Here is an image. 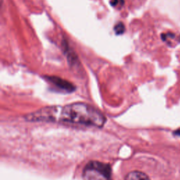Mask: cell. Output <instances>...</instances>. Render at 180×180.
<instances>
[{
	"label": "cell",
	"mask_w": 180,
	"mask_h": 180,
	"mask_svg": "<svg viewBox=\"0 0 180 180\" xmlns=\"http://www.w3.org/2000/svg\"><path fill=\"white\" fill-rule=\"evenodd\" d=\"M125 25L123 24L122 22L117 23L114 27V31L116 34H122L125 33Z\"/></svg>",
	"instance_id": "cell-5"
},
{
	"label": "cell",
	"mask_w": 180,
	"mask_h": 180,
	"mask_svg": "<svg viewBox=\"0 0 180 180\" xmlns=\"http://www.w3.org/2000/svg\"><path fill=\"white\" fill-rule=\"evenodd\" d=\"M125 180H151L149 176L140 171H132L125 177Z\"/></svg>",
	"instance_id": "cell-4"
},
{
	"label": "cell",
	"mask_w": 180,
	"mask_h": 180,
	"mask_svg": "<svg viewBox=\"0 0 180 180\" xmlns=\"http://www.w3.org/2000/svg\"><path fill=\"white\" fill-rule=\"evenodd\" d=\"M46 79L58 88L65 92H73L75 90V87L73 84L61 78L56 77V76H49V77H46Z\"/></svg>",
	"instance_id": "cell-3"
},
{
	"label": "cell",
	"mask_w": 180,
	"mask_h": 180,
	"mask_svg": "<svg viewBox=\"0 0 180 180\" xmlns=\"http://www.w3.org/2000/svg\"><path fill=\"white\" fill-rule=\"evenodd\" d=\"M83 177L86 180H110V168L103 162H90L84 168Z\"/></svg>",
	"instance_id": "cell-2"
},
{
	"label": "cell",
	"mask_w": 180,
	"mask_h": 180,
	"mask_svg": "<svg viewBox=\"0 0 180 180\" xmlns=\"http://www.w3.org/2000/svg\"><path fill=\"white\" fill-rule=\"evenodd\" d=\"M29 121L58 122L102 127L106 118L102 113L85 103H74L64 106H49L27 115Z\"/></svg>",
	"instance_id": "cell-1"
},
{
	"label": "cell",
	"mask_w": 180,
	"mask_h": 180,
	"mask_svg": "<svg viewBox=\"0 0 180 180\" xmlns=\"http://www.w3.org/2000/svg\"><path fill=\"white\" fill-rule=\"evenodd\" d=\"M176 133H177V134H178L179 136H180V130H178V131H177Z\"/></svg>",
	"instance_id": "cell-7"
},
{
	"label": "cell",
	"mask_w": 180,
	"mask_h": 180,
	"mask_svg": "<svg viewBox=\"0 0 180 180\" xmlns=\"http://www.w3.org/2000/svg\"><path fill=\"white\" fill-rule=\"evenodd\" d=\"M120 0H110V4L112 5L113 6H116L117 5L120 4Z\"/></svg>",
	"instance_id": "cell-6"
}]
</instances>
